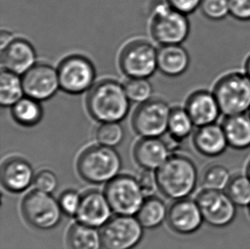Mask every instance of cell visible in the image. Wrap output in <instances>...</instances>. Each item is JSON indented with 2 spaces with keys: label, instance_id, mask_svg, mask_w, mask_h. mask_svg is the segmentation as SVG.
<instances>
[{
  "label": "cell",
  "instance_id": "cell-25",
  "mask_svg": "<svg viewBox=\"0 0 250 249\" xmlns=\"http://www.w3.org/2000/svg\"><path fill=\"white\" fill-rule=\"evenodd\" d=\"M25 94L22 79L20 75L3 70L0 76V104L13 107Z\"/></svg>",
  "mask_w": 250,
  "mask_h": 249
},
{
  "label": "cell",
  "instance_id": "cell-18",
  "mask_svg": "<svg viewBox=\"0 0 250 249\" xmlns=\"http://www.w3.org/2000/svg\"><path fill=\"white\" fill-rule=\"evenodd\" d=\"M193 145L201 155L218 157L229 146L222 124L218 123L197 127L193 136Z\"/></svg>",
  "mask_w": 250,
  "mask_h": 249
},
{
  "label": "cell",
  "instance_id": "cell-6",
  "mask_svg": "<svg viewBox=\"0 0 250 249\" xmlns=\"http://www.w3.org/2000/svg\"><path fill=\"white\" fill-rule=\"evenodd\" d=\"M24 219L31 226L41 230L57 227L61 222L62 211L59 202L51 194L34 189L21 202Z\"/></svg>",
  "mask_w": 250,
  "mask_h": 249
},
{
  "label": "cell",
  "instance_id": "cell-28",
  "mask_svg": "<svg viewBox=\"0 0 250 249\" xmlns=\"http://www.w3.org/2000/svg\"><path fill=\"white\" fill-rule=\"evenodd\" d=\"M225 191L237 207H250V179L247 174L232 176Z\"/></svg>",
  "mask_w": 250,
  "mask_h": 249
},
{
  "label": "cell",
  "instance_id": "cell-32",
  "mask_svg": "<svg viewBox=\"0 0 250 249\" xmlns=\"http://www.w3.org/2000/svg\"><path fill=\"white\" fill-rule=\"evenodd\" d=\"M199 10L203 17L213 21L225 20L230 16L228 0H202Z\"/></svg>",
  "mask_w": 250,
  "mask_h": 249
},
{
  "label": "cell",
  "instance_id": "cell-33",
  "mask_svg": "<svg viewBox=\"0 0 250 249\" xmlns=\"http://www.w3.org/2000/svg\"><path fill=\"white\" fill-rule=\"evenodd\" d=\"M82 195H79L75 190L63 192L58 201L62 212L69 217H76L82 202Z\"/></svg>",
  "mask_w": 250,
  "mask_h": 249
},
{
  "label": "cell",
  "instance_id": "cell-4",
  "mask_svg": "<svg viewBox=\"0 0 250 249\" xmlns=\"http://www.w3.org/2000/svg\"><path fill=\"white\" fill-rule=\"evenodd\" d=\"M122 166L118 152L103 145L86 148L77 162V169L82 179L94 185L110 182L118 176Z\"/></svg>",
  "mask_w": 250,
  "mask_h": 249
},
{
  "label": "cell",
  "instance_id": "cell-41",
  "mask_svg": "<svg viewBox=\"0 0 250 249\" xmlns=\"http://www.w3.org/2000/svg\"><path fill=\"white\" fill-rule=\"evenodd\" d=\"M249 210H250V207H249Z\"/></svg>",
  "mask_w": 250,
  "mask_h": 249
},
{
  "label": "cell",
  "instance_id": "cell-20",
  "mask_svg": "<svg viewBox=\"0 0 250 249\" xmlns=\"http://www.w3.org/2000/svg\"><path fill=\"white\" fill-rule=\"evenodd\" d=\"M170 157L167 143L158 138H145L134 148V158L144 170H158Z\"/></svg>",
  "mask_w": 250,
  "mask_h": 249
},
{
  "label": "cell",
  "instance_id": "cell-10",
  "mask_svg": "<svg viewBox=\"0 0 250 249\" xmlns=\"http://www.w3.org/2000/svg\"><path fill=\"white\" fill-rule=\"evenodd\" d=\"M172 108L166 102L153 99L143 103L132 116L134 131L143 138H159L168 130Z\"/></svg>",
  "mask_w": 250,
  "mask_h": 249
},
{
  "label": "cell",
  "instance_id": "cell-15",
  "mask_svg": "<svg viewBox=\"0 0 250 249\" xmlns=\"http://www.w3.org/2000/svg\"><path fill=\"white\" fill-rule=\"evenodd\" d=\"M185 108L196 127L217 123L222 115L212 90L201 89L194 91L187 98Z\"/></svg>",
  "mask_w": 250,
  "mask_h": 249
},
{
  "label": "cell",
  "instance_id": "cell-39",
  "mask_svg": "<svg viewBox=\"0 0 250 249\" xmlns=\"http://www.w3.org/2000/svg\"><path fill=\"white\" fill-rule=\"evenodd\" d=\"M243 70L244 71V73L247 74L250 79V53H249L247 55V57L244 59Z\"/></svg>",
  "mask_w": 250,
  "mask_h": 249
},
{
  "label": "cell",
  "instance_id": "cell-2",
  "mask_svg": "<svg viewBox=\"0 0 250 249\" xmlns=\"http://www.w3.org/2000/svg\"><path fill=\"white\" fill-rule=\"evenodd\" d=\"M129 105L124 85L116 81H101L88 95V111L102 123L121 122L128 114Z\"/></svg>",
  "mask_w": 250,
  "mask_h": 249
},
{
  "label": "cell",
  "instance_id": "cell-22",
  "mask_svg": "<svg viewBox=\"0 0 250 249\" xmlns=\"http://www.w3.org/2000/svg\"><path fill=\"white\" fill-rule=\"evenodd\" d=\"M221 124L230 147L237 150H244L250 148V113L226 116Z\"/></svg>",
  "mask_w": 250,
  "mask_h": 249
},
{
  "label": "cell",
  "instance_id": "cell-16",
  "mask_svg": "<svg viewBox=\"0 0 250 249\" xmlns=\"http://www.w3.org/2000/svg\"><path fill=\"white\" fill-rule=\"evenodd\" d=\"M112 212L104 194L91 190L82 195L81 206L75 218L81 224L99 228L104 227L110 220Z\"/></svg>",
  "mask_w": 250,
  "mask_h": 249
},
{
  "label": "cell",
  "instance_id": "cell-29",
  "mask_svg": "<svg viewBox=\"0 0 250 249\" xmlns=\"http://www.w3.org/2000/svg\"><path fill=\"white\" fill-rule=\"evenodd\" d=\"M232 176L229 170L222 165H211L205 169L202 177L203 188L223 190L227 189Z\"/></svg>",
  "mask_w": 250,
  "mask_h": 249
},
{
  "label": "cell",
  "instance_id": "cell-36",
  "mask_svg": "<svg viewBox=\"0 0 250 249\" xmlns=\"http://www.w3.org/2000/svg\"><path fill=\"white\" fill-rule=\"evenodd\" d=\"M138 181L145 196L150 197L157 189H159L156 173L150 170H145L139 175Z\"/></svg>",
  "mask_w": 250,
  "mask_h": 249
},
{
  "label": "cell",
  "instance_id": "cell-11",
  "mask_svg": "<svg viewBox=\"0 0 250 249\" xmlns=\"http://www.w3.org/2000/svg\"><path fill=\"white\" fill-rule=\"evenodd\" d=\"M120 66L128 77L147 79L158 68L157 51L149 42L133 41L123 49Z\"/></svg>",
  "mask_w": 250,
  "mask_h": 249
},
{
  "label": "cell",
  "instance_id": "cell-31",
  "mask_svg": "<svg viewBox=\"0 0 250 249\" xmlns=\"http://www.w3.org/2000/svg\"><path fill=\"white\" fill-rule=\"evenodd\" d=\"M124 88L130 101L143 104L149 101L152 94V85L144 78H130L124 84Z\"/></svg>",
  "mask_w": 250,
  "mask_h": 249
},
{
  "label": "cell",
  "instance_id": "cell-30",
  "mask_svg": "<svg viewBox=\"0 0 250 249\" xmlns=\"http://www.w3.org/2000/svg\"><path fill=\"white\" fill-rule=\"evenodd\" d=\"M96 138L99 145L115 148L122 144L124 130L119 122L103 123L96 131Z\"/></svg>",
  "mask_w": 250,
  "mask_h": 249
},
{
  "label": "cell",
  "instance_id": "cell-37",
  "mask_svg": "<svg viewBox=\"0 0 250 249\" xmlns=\"http://www.w3.org/2000/svg\"><path fill=\"white\" fill-rule=\"evenodd\" d=\"M202 0H167L172 9L188 16L198 10Z\"/></svg>",
  "mask_w": 250,
  "mask_h": 249
},
{
  "label": "cell",
  "instance_id": "cell-7",
  "mask_svg": "<svg viewBox=\"0 0 250 249\" xmlns=\"http://www.w3.org/2000/svg\"><path fill=\"white\" fill-rule=\"evenodd\" d=\"M104 195L117 215H137L146 201L138 179L129 175H119L108 182Z\"/></svg>",
  "mask_w": 250,
  "mask_h": 249
},
{
  "label": "cell",
  "instance_id": "cell-26",
  "mask_svg": "<svg viewBox=\"0 0 250 249\" xmlns=\"http://www.w3.org/2000/svg\"><path fill=\"white\" fill-rule=\"evenodd\" d=\"M11 108L15 121L25 126L37 124L43 116V110L39 101L28 97L21 98Z\"/></svg>",
  "mask_w": 250,
  "mask_h": 249
},
{
  "label": "cell",
  "instance_id": "cell-35",
  "mask_svg": "<svg viewBox=\"0 0 250 249\" xmlns=\"http://www.w3.org/2000/svg\"><path fill=\"white\" fill-rule=\"evenodd\" d=\"M230 17L242 22L250 21V0H228Z\"/></svg>",
  "mask_w": 250,
  "mask_h": 249
},
{
  "label": "cell",
  "instance_id": "cell-38",
  "mask_svg": "<svg viewBox=\"0 0 250 249\" xmlns=\"http://www.w3.org/2000/svg\"><path fill=\"white\" fill-rule=\"evenodd\" d=\"M15 40L13 34H10L7 31H2L1 33V51L6 47L8 44H10Z\"/></svg>",
  "mask_w": 250,
  "mask_h": 249
},
{
  "label": "cell",
  "instance_id": "cell-17",
  "mask_svg": "<svg viewBox=\"0 0 250 249\" xmlns=\"http://www.w3.org/2000/svg\"><path fill=\"white\" fill-rule=\"evenodd\" d=\"M1 51V62L4 70L14 74L23 75L36 64L35 50L24 40L15 39Z\"/></svg>",
  "mask_w": 250,
  "mask_h": 249
},
{
  "label": "cell",
  "instance_id": "cell-42",
  "mask_svg": "<svg viewBox=\"0 0 250 249\" xmlns=\"http://www.w3.org/2000/svg\"></svg>",
  "mask_w": 250,
  "mask_h": 249
},
{
  "label": "cell",
  "instance_id": "cell-5",
  "mask_svg": "<svg viewBox=\"0 0 250 249\" xmlns=\"http://www.w3.org/2000/svg\"><path fill=\"white\" fill-rule=\"evenodd\" d=\"M190 26L185 14L161 3L153 11L150 32L153 39L162 45L181 44L188 38Z\"/></svg>",
  "mask_w": 250,
  "mask_h": 249
},
{
  "label": "cell",
  "instance_id": "cell-40",
  "mask_svg": "<svg viewBox=\"0 0 250 249\" xmlns=\"http://www.w3.org/2000/svg\"><path fill=\"white\" fill-rule=\"evenodd\" d=\"M246 174H247L248 177L250 179V161L247 166V173H246Z\"/></svg>",
  "mask_w": 250,
  "mask_h": 249
},
{
  "label": "cell",
  "instance_id": "cell-34",
  "mask_svg": "<svg viewBox=\"0 0 250 249\" xmlns=\"http://www.w3.org/2000/svg\"><path fill=\"white\" fill-rule=\"evenodd\" d=\"M34 186L37 190L51 194L58 188V178L54 172L49 170H44L35 176Z\"/></svg>",
  "mask_w": 250,
  "mask_h": 249
},
{
  "label": "cell",
  "instance_id": "cell-13",
  "mask_svg": "<svg viewBox=\"0 0 250 249\" xmlns=\"http://www.w3.org/2000/svg\"><path fill=\"white\" fill-rule=\"evenodd\" d=\"M21 79L25 95L39 102L52 98L60 88L58 69L48 64H35Z\"/></svg>",
  "mask_w": 250,
  "mask_h": 249
},
{
  "label": "cell",
  "instance_id": "cell-14",
  "mask_svg": "<svg viewBox=\"0 0 250 249\" xmlns=\"http://www.w3.org/2000/svg\"><path fill=\"white\" fill-rule=\"evenodd\" d=\"M167 220L170 228L181 235L196 232L204 222L196 200L188 198L177 200L170 207Z\"/></svg>",
  "mask_w": 250,
  "mask_h": 249
},
{
  "label": "cell",
  "instance_id": "cell-21",
  "mask_svg": "<svg viewBox=\"0 0 250 249\" xmlns=\"http://www.w3.org/2000/svg\"><path fill=\"white\" fill-rule=\"evenodd\" d=\"M189 62V53L181 44L163 45L157 51V67L167 76L176 77L186 73Z\"/></svg>",
  "mask_w": 250,
  "mask_h": 249
},
{
  "label": "cell",
  "instance_id": "cell-23",
  "mask_svg": "<svg viewBox=\"0 0 250 249\" xmlns=\"http://www.w3.org/2000/svg\"><path fill=\"white\" fill-rule=\"evenodd\" d=\"M70 249H101L103 240L97 228L77 223L72 226L68 234Z\"/></svg>",
  "mask_w": 250,
  "mask_h": 249
},
{
  "label": "cell",
  "instance_id": "cell-8",
  "mask_svg": "<svg viewBox=\"0 0 250 249\" xmlns=\"http://www.w3.org/2000/svg\"><path fill=\"white\" fill-rule=\"evenodd\" d=\"M203 221L215 228L230 226L237 216V206L227 192L203 188L196 196Z\"/></svg>",
  "mask_w": 250,
  "mask_h": 249
},
{
  "label": "cell",
  "instance_id": "cell-24",
  "mask_svg": "<svg viewBox=\"0 0 250 249\" xmlns=\"http://www.w3.org/2000/svg\"><path fill=\"white\" fill-rule=\"evenodd\" d=\"M167 212L168 210L161 199L149 197L138 212L137 219L144 229H156L167 219Z\"/></svg>",
  "mask_w": 250,
  "mask_h": 249
},
{
  "label": "cell",
  "instance_id": "cell-1",
  "mask_svg": "<svg viewBox=\"0 0 250 249\" xmlns=\"http://www.w3.org/2000/svg\"><path fill=\"white\" fill-rule=\"evenodd\" d=\"M156 173L160 191L175 201L191 195L198 182L195 163L183 155L170 156Z\"/></svg>",
  "mask_w": 250,
  "mask_h": 249
},
{
  "label": "cell",
  "instance_id": "cell-19",
  "mask_svg": "<svg viewBox=\"0 0 250 249\" xmlns=\"http://www.w3.org/2000/svg\"><path fill=\"white\" fill-rule=\"evenodd\" d=\"M34 172L32 166L23 159L10 158L1 168V181L9 191L20 193L34 183Z\"/></svg>",
  "mask_w": 250,
  "mask_h": 249
},
{
  "label": "cell",
  "instance_id": "cell-9",
  "mask_svg": "<svg viewBox=\"0 0 250 249\" xmlns=\"http://www.w3.org/2000/svg\"><path fill=\"white\" fill-rule=\"evenodd\" d=\"M105 249H133L144 236V227L133 216L117 215L105 225L101 231Z\"/></svg>",
  "mask_w": 250,
  "mask_h": 249
},
{
  "label": "cell",
  "instance_id": "cell-3",
  "mask_svg": "<svg viewBox=\"0 0 250 249\" xmlns=\"http://www.w3.org/2000/svg\"><path fill=\"white\" fill-rule=\"evenodd\" d=\"M212 91L225 116L250 111V79L244 71H227L214 81Z\"/></svg>",
  "mask_w": 250,
  "mask_h": 249
},
{
  "label": "cell",
  "instance_id": "cell-27",
  "mask_svg": "<svg viewBox=\"0 0 250 249\" xmlns=\"http://www.w3.org/2000/svg\"><path fill=\"white\" fill-rule=\"evenodd\" d=\"M194 126L195 124L186 108H172L168 122V131L172 138L182 141L191 134Z\"/></svg>",
  "mask_w": 250,
  "mask_h": 249
},
{
  "label": "cell",
  "instance_id": "cell-12",
  "mask_svg": "<svg viewBox=\"0 0 250 249\" xmlns=\"http://www.w3.org/2000/svg\"><path fill=\"white\" fill-rule=\"evenodd\" d=\"M60 87L70 94H80L91 87L95 68L87 58L71 56L62 62L58 68Z\"/></svg>",
  "mask_w": 250,
  "mask_h": 249
}]
</instances>
